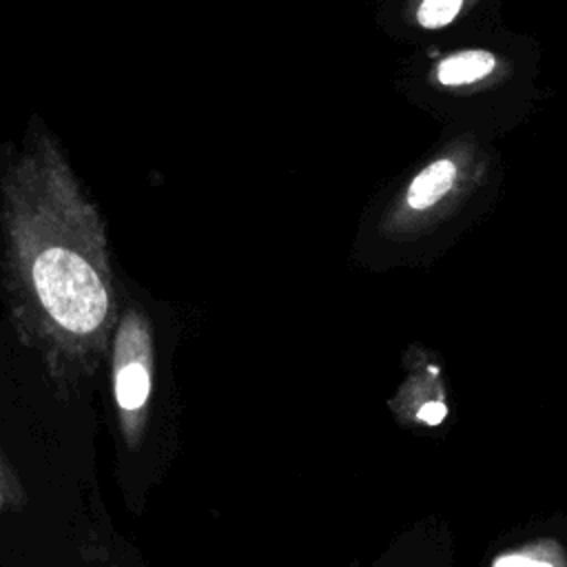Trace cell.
<instances>
[{"instance_id":"cell-1","label":"cell","mask_w":567,"mask_h":567,"mask_svg":"<svg viewBox=\"0 0 567 567\" xmlns=\"http://www.w3.org/2000/svg\"><path fill=\"white\" fill-rule=\"evenodd\" d=\"M0 272L18 339L71 401L109 357L122 303L104 219L40 124L0 159Z\"/></svg>"},{"instance_id":"cell-2","label":"cell","mask_w":567,"mask_h":567,"mask_svg":"<svg viewBox=\"0 0 567 567\" xmlns=\"http://www.w3.org/2000/svg\"><path fill=\"white\" fill-rule=\"evenodd\" d=\"M447 137L390 193L374 235L401 264H427L447 250L498 195V155L489 137L447 128Z\"/></svg>"},{"instance_id":"cell-3","label":"cell","mask_w":567,"mask_h":567,"mask_svg":"<svg viewBox=\"0 0 567 567\" xmlns=\"http://www.w3.org/2000/svg\"><path fill=\"white\" fill-rule=\"evenodd\" d=\"M408 93L447 128L494 137L514 126L534 102L532 42L458 44L416 55Z\"/></svg>"},{"instance_id":"cell-4","label":"cell","mask_w":567,"mask_h":567,"mask_svg":"<svg viewBox=\"0 0 567 567\" xmlns=\"http://www.w3.org/2000/svg\"><path fill=\"white\" fill-rule=\"evenodd\" d=\"M109 359L120 436L128 450H140L151 419L155 379L153 323L140 303L122 306Z\"/></svg>"},{"instance_id":"cell-5","label":"cell","mask_w":567,"mask_h":567,"mask_svg":"<svg viewBox=\"0 0 567 567\" xmlns=\"http://www.w3.org/2000/svg\"><path fill=\"white\" fill-rule=\"evenodd\" d=\"M390 408L405 423L419 425H436L443 421L445 408V390L441 385V374L436 365L425 363L423 368H412L410 377H405L396 396L390 401Z\"/></svg>"},{"instance_id":"cell-6","label":"cell","mask_w":567,"mask_h":567,"mask_svg":"<svg viewBox=\"0 0 567 567\" xmlns=\"http://www.w3.org/2000/svg\"><path fill=\"white\" fill-rule=\"evenodd\" d=\"M476 0H410V27L419 31L450 29Z\"/></svg>"},{"instance_id":"cell-7","label":"cell","mask_w":567,"mask_h":567,"mask_svg":"<svg viewBox=\"0 0 567 567\" xmlns=\"http://www.w3.org/2000/svg\"><path fill=\"white\" fill-rule=\"evenodd\" d=\"M492 567H567V556L558 543L536 540L501 554Z\"/></svg>"},{"instance_id":"cell-8","label":"cell","mask_w":567,"mask_h":567,"mask_svg":"<svg viewBox=\"0 0 567 567\" xmlns=\"http://www.w3.org/2000/svg\"><path fill=\"white\" fill-rule=\"evenodd\" d=\"M29 496L13 465L0 452V512H22Z\"/></svg>"},{"instance_id":"cell-9","label":"cell","mask_w":567,"mask_h":567,"mask_svg":"<svg viewBox=\"0 0 567 567\" xmlns=\"http://www.w3.org/2000/svg\"><path fill=\"white\" fill-rule=\"evenodd\" d=\"M113 567H117V565H113Z\"/></svg>"}]
</instances>
